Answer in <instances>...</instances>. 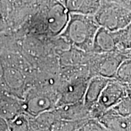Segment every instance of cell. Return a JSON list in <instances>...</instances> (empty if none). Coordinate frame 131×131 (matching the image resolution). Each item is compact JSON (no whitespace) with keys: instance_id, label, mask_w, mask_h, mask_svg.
<instances>
[{"instance_id":"obj_5","label":"cell","mask_w":131,"mask_h":131,"mask_svg":"<svg viewBox=\"0 0 131 131\" xmlns=\"http://www.w3.org/2000/svg\"><path fill=\"white\" fill-rule=\"evenodd\" d=\"M88 84V82L80 79L71 81L66 84L59 92V99L57 107L83 101Z\"/></svg>"},{"instance_id":"obj_19","label":"cell","mask_w":131,"mask_h":131,"mask_svg":"<svg viewBox=\"0 0 131 131\" xmlns=\"http://www.w3.org/2000/svg\"><path fill=\"white\" fill-rule=\"evenodd\" d=\"M127 51H130V52H131V49H130V50H127Z\"/></svg>"},{"instance_id":"obj_14","label":"cell","mask_w":131,"mask_h":131,"mask_svg":"<svg viewBox=\"0 0 131 131\" xmlns=\"http://www.w3.org/2000/svg\"><path fill=\"white\" fill-rule=\"evenodd\" d=\"M117 114L122 116L131 115V84H127L125 95L120 100L119 103L116 104L112 108Z\"/></svg>"},{"instance_id":"obj_17","label":"cell","mask_w":131,"mask_h":131,"mask_svg":"<svg viewBox=\"0 0 131 131\" xmlns=\"http://www.w3.org/2000/svg\"><path fill=\"white\" fill-rule=\"evenodd\" d=\"M106 1L117 2V3H119L121 5H125V6H126V7L131 9V0H106Z\"/></svg>"},{"instance_id":"obj_10","label":"cell","mask_w":131,"mask_h":131,"mask_svg":"<svg viewBox=\"0 0 131 131\" xmlns=\"http://www.w3.org/2000/svg\"><path fill=\"white\" fill-rule=\"evenodd\" d=\"M116 51L118 50L114 33L100 27L94 39L92 52L96 54H107Z\"/></svg>"},{"instance_id":"obj_18","label":"cell","mask_w":131,"mask_h":131,"mask_svg":"<svg viewBox=\"0 0 131 131\" xmlns=\"http://www.w3.org/2000/svg\"><path fill=\"white\" fill-rule=\"evenodd\" d=\"M57 1H59V2H61V1H62V0H57Z\"/></svg>"},{"instance_id":"obj_9","label":"cell","mask_w":131,"mask_h":131,"mask_svg":"<svg viewBox=\"0 0 131 131\" xmlns=\"http://www.w3.org/2000/svg\"><path fill=\"white\" fill-rule=\"evenodd\" d=\"M111 80L101 75H95L90 79L83 101L90 110L97 103L103 89Z\"/></svg>"},{"instance_id":"obj_7","label":"cell","mask_w":131,"mask_h":131,"mask_svg":"<svg viewBox=\"0 0 131 131\" xmlns=\"http://www.w3.org/2000/svg\"><path fill=\"white\" fill-rule=\"evenodd\" d=\"M57 119L81 120L93 118L91 110L84 101L58 106L52 109Z\"/></svg>"},{"instance_id":"obj_3","label":"cell","mask_w":131,"mask_h":131,"mask_svg":"<svg viewBox=\"0 0 131 131\" xmlns=\"http://www.w3.org/2000/svg\"><path fill=\"white\" fill-rule=\"evenodd\" d=\"M127 88V84L122 83L116 79L110 80L91 110L92 117L98 119L103 113L112 108L125 95Z\"/></svg>"},{"instance_id":"obj_13","label":"cell","mask_w":131,"mask_h":131,"mask_svg":"<svg viewBox=\"0 0 131 131\" xmlns=\"http://www.w3.org/2000/svg\"><path fill=\"white\" fill-rule=\"evenodd\" d=\"M86 119H81V120L56 119L51 125L49 131H77Z\"/></svg>"},{"instance_id":"obj_8","label":"cell","mask_w":131,"mask_h":131,"mask_svg":"<svg viewBox=\"0 0 131 131\" xmlns=\"http://www.w3.org/2000/svg\"><path fill=\"white\" fill-rule=\"evenodd\" d=\"M97 119L106 131H131V115L122 116L109 109Z\"/></svg>"},{"instance_id":"obj_15","label":"cell","mask_w":131,"mask_h":131,"mask_svg":"<svg viewBox=\"0 0 131 131\" xmlns=\"http://www.w3.org/2000/svg\"><path fill=\"white\" fill-rule=\"evenodd\" d=\"M130 57L125 59L119 65L114 79L122 83L131 84V52Z\"/></svg>"},{"instance_id":"obj_20","label":"cell","mask_w":131,"mask_h":131,"mask_svg":"<svg viewBox=\"0 0 131 131\" xmlns=\"http://www.w3.org/2000/svg\"><path fill=\"white\" fill-rule=\"evenodd\" d=\"M36 131H39V130H36Z\"/></svg>"},{"instance_id":"obj_2","label":"cell","mask_w":131,"mask_h":131,"mask_svg":"<svg viewBox=\"0 0 131 131\" xmlns=\"http://www.w3.org/2000/svg\"><path fill=\"white\" fill-rule=\"evenodd\" d=\"M94 17L100 27L115 32L130 24L131 9L117 2L103 0Z\"/></svg>"},{"instance_id":"obj_11","label":"cell","mask_w":131,"mask_h":131,"mask_svg":"<svg viewBox=\"0 0 131 131\" xmlns=\"http://www.w3.org/2000/svg\"><path fill=\"white\" fill-rule=\"evenodd\" d=\"M103 0H62L69 13L95 15L100 9Z\"/></svg>"},{"instance_id":"obj_12","label":"cell","mask_w":131,"mask_h":131,"mask_svg":"<svg viewBox=\"0 0 131 131\" xmlns=\"http://www.w3.org/2000/svg\"><path fill=\"white\" fill-rule=\"evenodd\" d=\"M114 33L118 51L125 52L131 49V23L127 27Z\"/></svg>"},{"instance_id":"obj_16","label":"cell","mask_w":131,"mask_h":131,"mask_svg":"<svg viewBox=\"0 0 131 131\" xmlns=\"http://www.w3.org/2000/svg\"><path fill=\"white\" fill-rule=\"evenodd\" d=\"M77 131H106L105 127L95 118L86 119Z\"/></svg>"},{"instance_id":"obj_4","label":"cell","mask_w":131,"mask_h":131,"mask_svg":"<svg viewBox=\"0 0 131 131\" xmlns=\"http://www.w3.org/2000/svg\"><path fill=\"white\" fill-rule=\"evenodd\" d=\"M59 93L50 89H44L37 92L29 99L28 110L34 117H37L42 113L51 111L57 107Z\"/></svg>"},{"instance_id":"obj_6","label":"cell","mask_w":131,"mask_h":131,"mask_svg":"<svg viewBox=\"0 0 131 131\" xmlns=\"http://www.w3.org/2000/svg\"><path fill=\"white\" fill-rule=\"evenodd\" d=\"M70 18V13L61 2L56 3L47 14V27L53 36L60 35L64 30Z\"/></svg>"},{"instance_id":"obj_1","label":"cell","mask_w":131,"mask_h":131,"mask_svg":"<svg viewBox=\"0 0 131 131\" xmlns=\"http://www.w3.org/2000/svg\"><path fill=\"white\" fill-rule=\"evenodd\" d=\"M99 28L94 15L70 13L69 20L59 37L81 51L92 52Z\"/></svg>"}]
</instances>
